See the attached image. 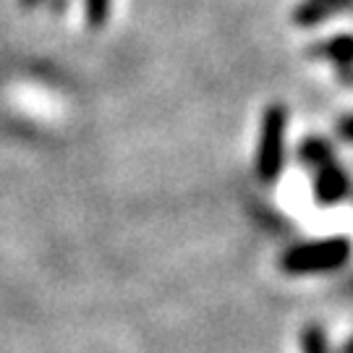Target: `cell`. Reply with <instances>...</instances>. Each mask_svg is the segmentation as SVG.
Listing matches in <instances>:
<instances>
[{"mask_svg": "<svg viewBox=\"0 0 353 353\" xmlns=\"http://www.w3.org/2000/svg\"><path fill=\"white\" fill-rule=\"evenodd\" d=\"M338 353H353V335H351V338H348L345 343H343L341 351H338Z\"/></svg>", "mask_w": 353, "mask_h": 353, "instance_id": "cell-11", "label": "cell"}, {"mask_svg": "<svg viewBox=\"0 0 353 353\" xmlns=\"http://www.w3.org/2000/svg\"><path fill=\"white\" fill-rule=\"evenodd\" d=\"M335 131H338V137H341L343 141L353 144V113L341 115L338 123H335Z\"/></svg>", "mask_w": 353, "mask_h": 353, "instance_id": "cell-9", "label": "cell"}, {"mask_svg": "<svg viewBox=\"0 0 353 353\" xmlns=\"http://www.w3.org/2000/svg\"><path fill=\"white\" fill-rule=\"evenodd\" d=\"M301 353H330L327 335L319 325H306L301 332Z\"/></svg>", "mask_w": 353, "mask_h": 353, "instance_id": "cell-7", "label": "cell"}, {"mask_svg": "<svg viewBox=\"0 0 353 353\" xmlns=\"http://www.w3.org/2000/svg\"><path fill=\"white\" fill-rule=\"evenodd\" d=\"M84 3H87L89 26H94V29L105 26L108 16H110V0H84Z\"/></svg>", "mask_w": 353, "mask_h": 353, "instance_id": "cell-8", "label": "cell"}, {"mask_svg": "<svg viewBox=\"0 0 353 353\" xmlns=\"http://www.w3.org/2000/svg\"><path fill=\"white\" fill-rule=\"evenodd\" d=\"M285 128H288V108L272 102L262 110L259 123V144H256V176L262 183L278 181L285 165Z\"/></svg>", "mask_w": 353, "mask_h": 353, "instance_id": "cell-2", "label": "cell"}, {"mask_svg": "<svg viewBox=\"0 0 353 353\" xmlns=\"http://www.w3.org/2000/svg\"><path fill=\"white\" fill-rule=\"evenodd\" d=\"M314 58L332 63L343 87H353V34H335L312 48Z\"/></svg>", "mask_w": 353, "mask_h": 353, "instance_id": "cell-4", "label": "cell"}, {"mask_svg": "<svg viewBox=\"0 0 353 353\" xmlns=\"http://www.w3.org/2000/svg\"><path fill=\"white\" fill-rule=\"evenodd\" d=\"M348 8H353V0H301L293 11V19L299 26H316Z\"/></svg>", "mask_w": 353, "mask_h": 353, "instance_id": "cell-5", "label": "cell"}, {"mask_svg": "<svg viewBox=\"0 0 353 353\" xmlns=\"http://www.w3.org/2000/svg\"><path fill=\"white\" fill-rule=\"evenodd\" d=\"M45 3H48L55 13H63L65 8H68V0H45Z\"/></svg>", "mask_w": 353, "mask_h": 353, "instance_id": "cell-10", "label": "cell"}, {"mask_svg": "<svg viewBox=\"0 0 353 353\" xmlns=\"http://www.w3.org/2000/svg\"><path fill=\"white\" fill-rule=\"evenodd\" d=\"M353 241L348 236H330V239L306 241L280 256V270L285 275H319L332 272L351 262Z\"/></svg>", "mask_w": 353, "mask_h": 353, "instance_id": "cell-1", "label": "cell"}, {"mask_svg": "<svg viewBox=\"0 0 353 353\" xmlns=\"http://www.w3.org/2000/svg\"><path fill=\"white\" fill-rule=\"evenodd\" d=\"M353 191V181L348 176V170L343 168L338 160L322 165L314 170V199L325 207L348 199Z\"/></svg>", "mask_w": 353, "mask_h": 353, "instance_id": "cell-3", "label": "cell"}, {"mask_svg": "<svg viewBox=\"0 0 353 353\" xmlns=\"http://www.w3.org/2000/svg\"><path fill=\"white\" fill-rule=\"evenodd\" d=\"M39 3H45V0H21L24 8H34V6H39Z\"/></svg>", "mask_w": 353, "mask_h": 353, "instance_id": "cell-12", "label": "cell"}, {"mask_svg": "<svg viewBox=\"0 0 353 353\" xmlns=\"http://www.w3.org/2000/svg\"><path fill=\"white\" fill-rule=\"evenodd\" d=\"M296 154H299V160H301L303 168H309V170H316V168H322V165L338 160L335 147H332L327 139H322V137H306V139L299 144V152H296Z\"/></svg>", "mask_w": 353, "mask_h": 353, "instance_id": "cell-6", "label": "cell"}]
</instances>
